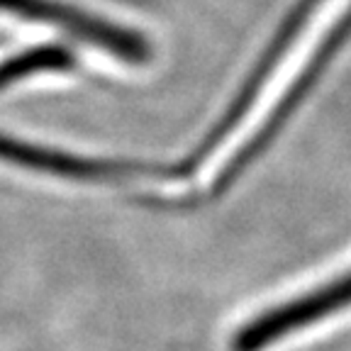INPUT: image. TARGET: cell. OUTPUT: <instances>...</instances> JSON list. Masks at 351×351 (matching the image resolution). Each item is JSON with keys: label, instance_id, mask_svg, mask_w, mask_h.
Wrapping results in <instances>:
<instances>
[{"label": "cell", "instance_id": "3957f363", "mask_svg": "<svg viewBox=\"0 0 351 351\" xmlns=\"http://www.w3.org/2000/svg\"><path fill=\"white\" fill-rule=\"evenodd\" d=\"M0 159L27 166V169L69 176V178H103V176H112L117 171V166L112 164L73 159V156H66V154L44 152V149L29 147V144L15 142V139L8 137H0Z\"/></svg>", "mask_w": 351, "mask_h": 351}, {"label": "cell", "instance_id": "6da1fadb", "mask_svg": "<svg viewBox=\"0 0 351 351\" xmlns=\"http://www.w3.org/2000/svg\"><path fill=\"white\" fill-rule=\"evenodd\" d=\"M344 307H351V271H344L339 278L319 285L313 293L283 302L252 319L234 339V351H261L283 337L300 332L307 324H317L329 315H337Z\"/></svg>", "mask_w": 351, "mask_h": 351}, {"label": "cell", "instance_id": "277c9868", "mask_svg": "<svg viewBox=\"0 0 351 351\" xmlns=\"http://www.w3.org/2000/svg\"><path fill=\"white\" fill-rule=\"evenodd\" d=\"M71 66V56L66 54L64 49L56 47H44V49H32L27 54L15 56V59L5 61L0 66V88L8 83L17 81V78L27 76L34 71H61Z\"/></svg>", "mask_w": 351, "mask_h": 351}, {"label": "cell", "instance_id": "7a4b0ae2", "mask_svg": "<svg viewBox=\"0 0 351 351\" xmlns=\"http://www.w3.org/2000/svg\"><path fill=\"white\" fill-rule=\"evenodd\" d=\"M0 10L17 12V15L32 17V20L39 22H51L56 27L83 34L90 42L100 44V47H105L110 51H117L122 56H130V59L142 56V44L134 37H130V34H125L122 29L110 27V25H103V22L93 20V17H86L76 10L47 3V0H0Z\"/></svg>", "mask_w": 351, "mask_h": 351}]
</instances>
